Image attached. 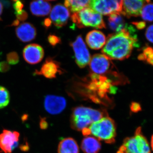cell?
<instances>
[{
    "instance_id": "obj_17",
    "label": "cell",
    "mask_w": 153,
    "mask_h": 153,
    "mask_svg": "<svg viewBox=\"0 0 153 153\" xmlns=\"http://www.w3.org/2000/svg\"><path fill=\"white\" fill-rule=\"evenodd\" d=\"M30 10L34 16L44 17L49 15L52 9L50 3L46 1H36L30 4Z\"/></svg>"
},
{
    "instance_id": "obj_11",
    "label": "cell",
    "mask_w": 153,
    "mask_h": 153,
    "mask_svg": "<svg viewBox=\"0 0 153 153\" xmlns=\"http://www.w3.org/2000/svg\"><path fill=\"white\" fill-rule=\"evenodd\" d=\"M25 61L30 64H36L41 62L44 57L43 48L39 44H33L27 45L23 52Z\"/></svg>"
},
{
    "instance_id": "obj_3",
    "label": "cell",
    "mask_w": 153,
    "mask_h": 153,
    "mask_svg": "<svg viewBox=\"0 0 153 153\" xmlns=\"http://www.w3.org/2000/svg\"><path fill=\"white\" fill-rule=\"evenodd\" d=\"M90 134L99 140L108 144L114 143L116 137V126L114 121L108 116L103 117L91 124L89 128Z\"/></svg>"
},
{
    "instance_id": "obj_37",
    "label": "cell",
    "mask_w": 153,
    "mask_h": 153,
    "mask_svg": "<svg viewBox=\"0 0 153 153\" xmlns=\"http://www.w3.org/2000/svg\"><path fill=\"white\" fill-rule=\"evenodd\" d=\"M151 147L152 148V150L153 151V134L152 135L151 137Z\"/></svg>"
},
{
    "instance_id": "obj_15",
    "label": "cell",
    "mask_w": 153,
    "mask_h": 153,
    "mask_svg": "<svg viewBox=\"0 0 153 153\" xmlns=\"http://www.w3.org/2000/svg\"><path fill=\"white\" fill-rule=\"evenodd\" d=\"M18 38L23 42L33 41L37 35L36 28L30 23H24L19 25L16 30Z\"/></svg>"
},
{
    "instance_id": "obj_4",
    "label": "cell",
    "mask_w": 153,
    "mask_h": 153,
    "mask_svg": "<svg viewBox=\"0 0 153 153\" xmlns=\"http://www.w3.org/2000/svg\"><path fill=\"white\" fill-rule=\"evenodd\" d=\"M140 126L134 135L126 137L117 153H151L150 146Z\"/></svg>"
},
{
    "instance_id": "obj_9",
    "label": "cell",
    "mask_w": 153,
    "mask_h": 153,
    "mask_svg": "<svg viewBox=\"0 0 153 153\" xmlns=\"http://www.w3.org/2000/svg\"><path fill=\"white\" fill-rule=\"evenodd\" d=\"M20 133L4 129L0 134V149L4 153H11L19 144Z\"/></svg>"
},
{
    "instance_id": "obj_28",
    "label": "cell",
    "mask_w": 153,
    "mask_h": 153,
    "mask_svg": "<svg viewBox=\"0 0 153 153\" xmlns=\"http://www.w3.org/2000/svg\"><path fill=\"white\" fill-rule=\"evenodd\" d=\"M17 19L19 22H24L27 19L28 15L27 13L24 10L19 13H15Z\"/></svg>"
},
{
    "instance_id": "obj_26",
    "label": "cell",
    "mask_w": 153,
    "mask_h": 153,
    "mask_svg": "<svg viewBox=\"0 0 153 153\" xmlns=\"http://www.w3.org/2000/svg\"><path fill=\"white\" fill-rule=\"evenodd\" d=\"M48 41L51 46L52 47H55L57 44H60L61 39L58 36L51 34L48 36Z\"/></svg>"
},
{
    "instance_id": "obj_7",
    "label": "cell",
    "mask_w": 153,
    "mask_h": 153,
    "mask_svg": "<svg viewBox=\"0 0 153 153\" xmlns=\"http://www.w3.org/2000/svg\"><path fill=\"white\" fill-rule=\"evenodd\" d=\"M70 45L74 51L76 64L79 68H84L90 63L91 56L82 36H77Z\"/></svg>"
},
{
    "instance_id": "obj_25",
    "label": "cell",
    "mask_w": 153,
    "mask_h": 153,
    "mask_svg": "<svg viewBox=\"0 0 153 153\" xmlns=\"http://www.w3.org/2000/svg\"><path fill=\"white\" fill-rule=\"evenodd\" d=\"M7 62L10 65H16L19 63V57L16 52H10L7 55Z\"/></svg>"
},
{
    "instance_id": "obj_2",
    "label": "cell",
    "mask_w": 153,
    "mask_h": 153,
    "mask_svg": "<svg viewBox=\"0 0 153 153\" xmlns=\"http://www.w3.org/2000/svg\"><path fill=\"white\" fill-rule=\"evenodd\" d=\"M105 116L106 113L102 110L83 106L76 107L72 110L70 117L71 128L82 131Z\"/></svg>"
},
{
    "instance_id": "obj_10",
    "label": "cell",
    "mask_w": 153,
    "mask_h": 153,
    "mask_svg": "<svg viewBox=\"0 0 153 153\" xmlns=\"http://www.w3.org/2000/svg\"><path fill=\"white\" fill-rule=\"evenodd\" d=\"M66 99L59 96L48 95L45 97L44 107L50 114H59L65 109L66 106Z\"/></svg>"
},
{
    "instance_id": "obj_27",
    "label": "cell",
    "mask_w": 153,
    "mask_h": 153,
    "mask_svg": "<svg viewBox=\"0 0 153 153\" xmlns=\"http://www.w3.org/2000/svg\"><path fill=\"white\" fill-rule=\"evenodd\" d=\"M130 108L131 112L134 113L139 112L142 109L141 105L140 103L136 102H133L131 103Z\"/></svg>"
},
{
    "instance_id": "obj_6",
    "label": "cell",
    "mask_w": 153,
    "mask_h": 153,
    "mask_svg": "<svg viewBox=\"0 0 153 153\" xmlns=\"http://www.w3.org/2000/svg\"><path fill=\"white\" fill-rule=\"evenodd\" d=\"M123 3V1L120 0H93L90 1L88 8L100 15L110 16L121 13Z\"/></svg>"
},
{
    "instance_id": "obj_36",
    "label": "cell",
    "mask_w": 153,
    "mask_h": 153,
    "mask_svg": "<svg viewBox=\"0 0 153 153\" xmlns=\"http://www.w3.org/2000/svg\"><path fill=\"white\" fill-rule=\"evenodd\" d=\"M3 7L2 4L0 2V21H1L2 19H1V15H2L3 12Z\"/></svg>"
},
{
    "instance_id": "obj_20",
    "label": "cell",
    "mask_w": 153,
    "mask_h": 153,
    "mask_svg": "<svg viewBox=\"0 0 153 153\" xmlns=\"http://www.w3.org/2000/svg\"><path fill=\"white\" fill-rule=\"evenodd\" d=\"M108 24L110 28L116 33L123 30L126 26L124 19L122 14L119 13L110 15L108 19Z\"/></svg>"
},
{
    "instance_id": "obj_22",
    "label": "cell",
    "mask_w": 153,
    "mask_h": 153,
    "mask_svg": "<svg viewBox=\"0 0 153 153\" xmlns=\"http://www.w3.org/2000/svg\"><path fill=\"white\" fill-rule=\"evenodd\" d=\"M140 16L143 20L149 22H153V3L146 1L143 7Z\"/></svg>"
},
{
    "instance_id": "obj_5",
    "label": "cell",
    "mask_w": 153,
    "mask_h": 153,
    "mask_svg": "<svg viewBox=\"0 0 153 153\" xmlns=\"http://www.w3.org/2000/svg\"><path fill=\"white\" fill-rule=\"evenodd\" d=\"M71 19L78 28L91 27L100 29L105 28L102 16L89 8L74 13L71 16Z\"/></svg>"
},
{
    "instance_id": "obj_29",
    "label": "cell",
    "mask_w": 153,
    "mask_h": 153,
    "mask_svg": "<svg viewBox=\"0 0 153 153\" xmlns=\"http://www.w3.org/2000/svg\"><path fill=\"white\" fill-rule=\"evenodd\" d=\"M146 37L148 41L153 43V25L149 26L146 32Z\"/></svg>"
},
{
    "instance_id": "obj_35",
    "label": "cell",
    "mask_w": 153,
    "mask_h": 153,
    "mask_svg": "<svg viewBox=\"0 0 153 153\" xmlns=\"http://www.w3.org/2000/svg\"><path fill=\"white\" fill-rule=\"evenodd\" d=\"M19 24H20V22L19 20L16 19V20H15V21H13V22L12 24V25H11V26H19Z\"/></svg>"
},
{
    "instance_id": "obj_19",
    "label": "cell",
    "mask_w": 153,
    "mask_h": 153,
    "mask_svg": "<svg viewBox=\"0 0 153 153\" xmlns=\"http://www.w3.org/2000/svg\"><path fill=\"white\" fill-rule=\"evenodd\" d=\"M57 152L58 153H79V146L74 139L66 138L59 143Z\"/></svg>"
},
{
    "instance_id": "obj_31",
    "label": "cell",
    "mask_w": 153,
    "mask_h": 153,
    "mask_svg": "<svg viewBox=\"0 0 153 153\" xmlns=\"http://www.w3.org/2000/svg\"><path fill=\"white\" fill-rule=\"evenodd\" d=\"M10 69V66L8 63L6 61H2L0 62V72L5 73L7 72Z\"/></svg>"
},
{
    "instance_id": "obj_23",
    "label": "cell",
    "mask_w": 153,
    "mask_h": 153,
    "mask_svg": "<svg viewBox=\"0 0 153 153\" xmlns=\"http://www.w3.org/2000/svg\"><path fill=\"white\" fill-rule=\"evenodd\" d=\"M142 53L138 56V59L140 61L146 62L148 64L153 66V49L152 47H145Z\"/></svg>"
},
{
    "instance_id": "obj_18",
    "label": "cell",
    "mask_w": 153,
    "mask_h": 153,
    "mask_svg": "<svg viewBox=\"0 0 153 153\" xmlns=\"http://www.w3.org/2000/svg\"><path fill=\"white\" fill-rule=\"evenodd\" d=\"M101 148L100 141L93 137H85L81 143V149L84 153H98Z\"/></svg>"
},
{
    "instance_id": "obj_32",
    "label": "cell",
    "mask_w": 153,
    "mask_h": 153,
    "mask_svg": "<svg viewBox=\"0 0 153 153\" xmlns=\"http://www.w3.org/2000/svg\"><path fill=\"white\" fill-rule=\"evenodd\" d=\"M138 30H143L146 27V23L144 22H134L132 23Z\"/></svg>"
},
{
    "instance_id": "obj_34",
    "label": "cell",
    "mask_w": 153,
    "mask_h": 153,
    "mask_svg": "<svg viewBox=\"0 0 153 153\" xmlns=\"http://www.w3.org/2000/svg\"><path fill=\"white\" fill-rule=\"evenodd\" d=\"M52 22L51 20L49 18H47L44 20V22L42 23L44 27L46 29H48L52 25Z\"/></svg>"
},
{
    "instance_id": "obj_24",
    "label": "cell",
    "mask_w": 153,
    "mask_h": 153,
    "mask_svg": "<svg viewBox=\"0 0 153 153\" xmlns=\"http://www.w3.org/2000/svg\"><path fill=\"white\" fill-rule=\"evenodd\" d=\"M10 101V94L8 90L0 85V109L7 106Z\"/></svg>"
},
{
    "instance_id": "obj_13",
    "label": "cell",
    "mask_w": 153,
    "mask_h": 153,
    "mask_svg": "<svg viewBox=\"0 0 153 153\" xmlns=\"http://www.w3.org/2000/svg\"><path fill=\"white\" fill-rule=\"evenodd\" d=\"M60 64L51 57H48L43 64L40 71L36 70L35 72L36 75H43L47 78L53 79L56 78L57 75L61 74Z\"/></svg>"
},
{
    "instance_id": "obj_14",
    "label": "cell",
    "mask_w": 153,
    "mask_h": 153,
    "mask_svg": "<svg viewBox=\"0 0 153 153\" xmlns=\"http://www.w3.org/2000/svg\"><path fill=\"white\" fill-rule=\"evenodd\" d=\"M146 2V1H123L121 14L128 18L139 16Z\"/></svg>"
},
{
    "instance_id": "obj_12",
    "label": "cell",
    "mask_w": 153,
    "mask_h": 153,
    "mask_svg": "<svg viewBox=\"0 0 153 153\" xmlns=\"http://www.w3.org/2000/svg\"><path fill=\"white\" fill-rule=\"evenodd\" d=\"M69 16V10L63 5L58 4L52 9L50 19L56 27L60 28L66 25Z\"/></svg>"
},
{
    "instance_id": "obj_33",
    "label": "cell",
    "mask_w": 153,
    "mask_h": 153,
    "mask_svg": "<svg viewBox=\"0 0 153 153\" xmlns=\"http://www.w3.org/2000/svg\"><path fill=\"white\" fill-rule=\"evenodd\" d=\"M40 128L42 129H46L48 127V123H47L46 119L43 118H41L40 122Z\"/></svg>"
},
{
    "instance_id": "obj_30",
    "label": "cell",
    "mask_w": 153,
    "mask_h": 153,
    "mask_svg": "<svg viewBox=\"0 0 153 153\" xmlns=\"http://www.w3.org/2000/svg\"><path fill=\"white\" fill-rule=\"evenodd\" d=\"M13 7L15 10V13H19L23 10V8L24 7V3L22 1H13Z\"/></svg>"
},
{
    "instance_id": "obj_16",
    "label": "cell",
    "mask_w": 153,
    "mask_h": 153,
    "mask_svg": "<svg viewBox=\"0 0 153 153\" xmlns=\"http://www.w3.org/2000/svg\"><path fill=\"white\" fill-rule=\"evenodd\" d=\"M85 41L90 48L97 50L104 47L106 43V38L101 31L94 30L88 33Z\"/></svg>"
},
{
    "instance_id": "obj_1",
    "label": "cell",
    "mask_w": 153,
    "mask_h": 153,
    "mask_svg": "<svg viewBox=\"0 0 153 153\" xmlns=\"http://www.w3.org/2000/svg\"><path fill=\"white\" fill-rule=\"evenodd\" d=\"M134 30V28H128L126 25L122 31L109 35L102 52L111 60H123L128 58L134 47L138 45Z\"/></svg>"
},
{
    "instance_id": "obj_21",
    "label": "cell",
    "mask_w": 153,
    "mask_h": 153,
    "mask_svg": "<svg viewBox=\"0 0 153 153\" xmlns=\"http://www.w3.org/2000/svg\"><path fill=\"white\" fill-rule=\"evenodd\" d=\"M90 1L67 0L64 1V5L72 13H76L88 7Z\"/></svg>"
},
{
    "instance_id": "obj_8",
    "label": "cell",
    "mask_w": 153,
    "mask_h": 153,
    "mask_svg": "<svg viewBox=\"0 0 153 153\" xmlns=\"http://www.w3.org/2000/svg\"><path fill=\"white\" fill-rule=\"evenodd\" d=\"M89 66L94 74L100 75L109 73L110 68H112L111 60L103 54H95L91 59Z\"/></svg>"
}]
</instances>
